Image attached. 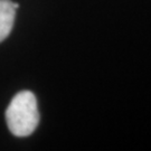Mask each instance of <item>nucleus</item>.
<instances>
[{
  "label": "nucleus",
  "instance_id": "obj_1",
  "mask_svg": "<svg viewBox=\"0 0 151 151\" xmlns=\"http://www.w3.org/2000/svg\"><path fill=\"white\" fill-rule=\"evenodd\" d=\"M8 129L16 137H27L39 123V112L36 96L29 91L17 93L6 111Z\"/></svg>",
  "mask_w": 151,
  "mask_h": 151
},
{
  "label": "nucleus",
  "instance_id": "obj_2",
  "mask_svg": "<svg viewBox=\"0 0 151 151\" xmlns=\"http://www.w3.org/2000/svg\"><path fill=\"white\" fill-rule=\"evenodd\" d=\"M17 4L10 0H0V43L9 36L16 16Z\"/></svg>",
  "mask_w": 151,
  "mask_h": 151
}]
</instances>
